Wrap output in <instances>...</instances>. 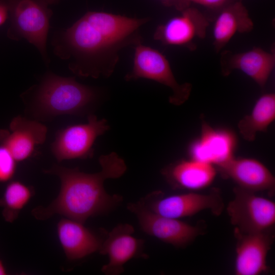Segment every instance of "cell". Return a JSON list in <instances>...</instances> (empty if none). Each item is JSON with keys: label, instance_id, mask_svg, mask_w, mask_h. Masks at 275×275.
Instances as JSON below:
<instances>
[{"label": "cell", "instance_id": "obj_1", "mask_svg": "<svg viewBox=\"0 0 275 275\" xmlns=\"http://www.w3.org/2000/svg\"><path fill=\"white\" fill-rule=\"evenodd\" d=\"M149 20L110 13L90 11L54 39V53L69 60V69L82 77H109L119 52L141 42L140 28Z\"/></svg>", "mask_w": 275, "mask_h": 275}, {"label": "cell", "instance_id": "obj_2", "mask_svg": "<svg viewBox=\"0 0 275 275\" xmlns=\"http://www.w3.org/2000/svg\"><path fill=\"white\" fill-rule=\"evenodd\" d=\"M101 170L89 174L77 168L70 169L58 165L44 170L58 176L61 188L57 197L47 206H38L32 210L38 220L48 219L54 214L85 223L91 216L104 214L116 208L123 200L118 195H109L105 190L104 181L121 177L127 170L125 161L116 152L99 158Z\"/></svg>", "mask_w": 275, "mask_h": 275}, {"label": "cell", "instance_id": "obj_3", "mask_svg": "<svg viewBox=\"0 0 275 275\" xmlns=\"http://www.w3.org/2000/svg\"><path fill=\"white\" fill-rule=\"evenodd\" d=\"M96 98L93 88L78 83L74 77L49 73L37 89L34 102L39 113L52 117L79 114Z\"/></svg>", "mask_w": 275, "mask_h": 275}, {"label": "cell", "instance_id": "obj_4", "mask_svg": "<svg viewBox=\"0 0 275 275\" xmlns=\"http://www.w3.org/2000/svg\"><path fill=\"white\" fill-rule=\"evenodd\" d=\"M44 0H9L11 24L8 36L12 39L24 38L39 50L48 62L46 44L51 11Z\"/></svg>", "mask_w": 275, "mask_h": 275}, {"label": "cell", "instance_id": "obj_5", "mask_svg": "<svg viewBox=\"0 0 275 275\" xmlns=\"http://www.w3.org/2000/svg\"><path fill=\"white\" fill-rule=\"evenodd\" d=\"M134 47L132 69L125 75V80L146 78L155 81L171 89L172 94L169 101L171 104L180 105L187 101L191 92V84L178 82L166 57L159 51L144 45L141 42Z\"/></svg>", "mask_w": 275, "mask_h": 275}, {"label": "cell", "instance_id": "obj_6", "mask_svg": "<svg viewBox=\"0 0 275 275\" xmlns=\"http://www.w3.org/2000/svg\"><path fill=\"white\" fill-rule=\"evenodd\" d=\"M227 213L235 229L244 233L272 230L275 225V203L256 193L236 186Z\"/></svg>", "mask_w": 275, "mask_h": 275}, {"label": "cell", "instance_id": "obj_7", "mask_svg": "<svg viewBox=\"0 0 275 275\" xmlns=\"http://www.w3.org/2000/svg\"><path fill=\"white\" fill-rule=\"evenodd\" d=\"M142 200L153 212L176 219L192 216L204 210H209L214 215L219 216L224 208L223 197L216 188L208 194L189 191L166 196L156 191Z\"/></svg>", "mask_w": 275, "mask_h": 275}, {"label": "cell", "instance_id": "obj_8", "mask_svg": "<svg viewBox=\"0 0 275 275\" xmlns=\"http://www.w3.org/2000/svg\"><path fill=\"white\" fill-rule=\"evenodd\" d=\"M127 209L136 216L144 232L176 248L187 246L204 232L200 226L191 225L180 219L153 212L142 200L128 203Z\"/></svg>", "mask_w": 275, "mask_h": 275}, {"label": "cell", "instance_id": "obj_9", "mask_svg": "<svg viewBox=\"0 0 275 275\" xmlns=\"http://www.w3.org/2000/svg\"><path fill=\"white\" fill-rule=\"evenodd\" d=\"M109 129L105 119L99 120L95 115L90 114L87 123L69 126L59 130L51 144V152L59 161L91 158L95 140Z\"/></svg>", "mask_w": 275, "mask_h": 275}, {"label": "cell", "instance_id": "obj_10", "mask_svg": "<svg viewBox=\"0 0 275 275\" xmlns=\"http://www.w3.org/2000/svg\"><path fill=\"white\" fill-rule=\"evenodd\" d=\"M209 24L200 11L189 6L180 11L179 15L158 26L154 38L166 45L192 48L195 40L205 38Z\"/></svg>", "mask_w": 275, "mask_h": 275}, {"label": "cell", "instance_id": "obj_11", "mask_svg": "<svg viewBox=\"0 0 275 275\" xmlns=\"http://www.w3.org/2000/svg\"><path fill=\"white\" fill-rule=\"evenodd\" d=\"M236 240L234 272L236 275H259L269 267L266 258L274 239L273 230L244 233L234 229Z\"/></svg>", "mask_w": 275, "mask_h": 275}, {"label": "cell", "instance_id": "obj_12", "mask_svg": "<svg viewBox=\"0 0 275 275\" xmlns=\"http://www.w3.org/2000/svg\"><path fill=\"white\" fill-rule=\"evenodd\" d=\"M134 229L131 225L119 224L102 241L99 252L108 258V263L101 268L103 273L120 274L124 271V265L142 252L144 241L134 237Z\"/></svg>", "mask_w": 275, "mask_h": 275}, {"label": "cell", "instance_id": "obj_13", "mask_svg": "<svg viewBox=\"0 0 275 275\" xmlns=\"http://www.w3.org/2000/svg\"><path fill=\"white\" fill-rule=\"evenodd\" d=\"M216 168L224 177L231 179L241 188L254 193L267 191L271 195L274 192V177L256 159L233 157Z\"/></svg>", "mask_w": 275, "mask_h": 275}, {"label": "cell", "instance_id": "obj_14", "mask_svg": "<svg viewBox=\"0 0 275 275\" xmlns=\"http://www.w3.org/2000/svg\"><path fill=\"white\" fill-rule=\"evenodd\" d=\"M220 62L224 76L238 70L264 88L274 68L275 54L260 47L235 53L226 51L221 53Z\"/></svg>", "mask_w": 275, "mask_h": 275}, {"label": "cell", "instance_id": "obj_15", "mask_svg": "<svg viewBox=\"0 0 275 275\" xmlns=\"http://www.w3.org/2000/svg\"><path fill=\"white\" fill-rule=\"evenodd\" d=\"M10 131H0V142L16 161H24L34 153L35 148L46 138L47 128L42 123L17 116L10 123Z\"/></svg>", "mask_w": 275, "mask_h": 275}, {"label": "cell", "instance_id": "obj_16", "mask_svg": "<svg viewBox=\"0 0 275 275\" xmlns=\"http://www.w3.org/2000/svg\"><path fill=\"white\" fill-rule=\"evenodd\" d=\"M236 145L234 134L228 130L216 129L206 123L199 139L189 150L190 159L217 167L233 158Z\"/></svg>", "mask_w": 275, "mask_h": 275}, {"label": "cell", "instance_id": "obj_17", "mask_svg": "<svg viewBox=\"0 0 275 275\" xmlns=\"http://www.w3.org/2000/svg\"><path fill=\"white\" fill-rule=\"evenodd\" d=\"M217 171L212 164L190 159L170 164L161 173L173 188L195 191L210 186Z\"/></svg>", "mask_w": 275, "mask_h": 275}, {"label": "cell", "instance_id": "obj_18", "mask_svg": "<svg viewBox=\"0 0 275 275\" xmlns=\"http://www.w3.org/2000/svg\"><path fill=\"white\" fill-rule=\"evenodd\" d=\"M84 223L63 218L58 223L57 232L60 243L67 258L76 260L99 252L102 240Z\"/></svg>", "mask_w": 275, "mask_h": 275}, {"label": "cell", "instance_id": "obj_19", "mask_svg": "<svg viewBox=\"0 0 275 275\" xmlns=\"http://www.w3.org/2000/svg\"><path fill=\"white\" fill-rule=\"evenodd\" d=\"M254 28L249 11L241 0H236L222 8L214 21L213 45L219 52L237 33H248Z\"/></svg>", "mask_w": 275, "mask_h": 275}, {"label": "cell", "instance_id": "obj_20", "mask_svg": "<svg viewBox=\"0 0 275 275\" xmlns=\"http://www.w3.org/2000/svg\"><path fill=\"white\" fill-rule=\"evenodd\" d=\"M275 119V94L266 93L256 101L249 115L241 119L238 128L242 138L253 141L259 132H265Z\"/></svg>", "mask_w": 275, "mask_h": 275}, {"label": "cell", "instance_id": "obj_21", "mask_svg": "<svg viewBox=\"0 0 275 275\" xmlns=\"http://www.w3.org/2000/svg\"><path fill=\"white\" fill-rule=\"evenodd\" d=\"M34 195L33 189L19 181H13L7 186L1 200L3 215L9 222L14 221Z\"/></svg>", "mask_w": 275, "mask_h": 275}, {"label": "cell", "instance_id": "obj_22", "mask_svg": "<svg viewBox=\"0 0 275 275\" xmlns=\"http://www.w3.org/2000/svg\"><path fill=\"white\" fill-rule=\"evenodd\" d=\"M16 160L4 145H0V182L11 180L15 175Z\"/></svg>", "mask_w": 275, "mask_h": 275}, {"label": "cell", "instance_id": "obj_23", "mask_svg": "<svg viewBox=\"0 0 275 275\" xmlns=\"http://www.w3.org/2000/svg\"><path fill=\"white\" fill-rule=\"evenodd\" d=\"M190 5L191 3L196 4L203 7L212 9H220L236 0H187Z\"/></svg>", "mask_w": 275, "mask_h": 275}, {"label": "cell", "instance_id": "obj_24", "mask_svg": "<svg viewBox=\"0 0 275 275\" xmlns=\"http://www.w3.org/2000/svg\"><path fill=\"white\" fill-rule=\"evenodd\" d=\"M164 5L168 6L175 7L179 11H181L190 6L187 0H160Z\"/></svg>", "mask_w": 275, "mask_h": 275}, {"label": "cell", "instance_id": "obj_25", "mask_svg": "<svg viewBox=\"0 0 275 275\" xmlns=\"http://www.w3.org/2000/svg\"><path fill=\"white\" fill-rule=\"evenodd\" d=\"M8 10V4L0 1V25L4 23L6 20Z\"/></svg>", "mask_w": 275, "mask_h": 275}, {"label": "cell", "instance_id": "obj_26", "mask_svg": "<svg viewBox=\"0 0 275 275\" xmlns=\"http://www.w3.org/2000/svg\"><path fill=\"white\" fill-rule=\"evenodd\" d=\"M7 274L6 270L2 260L0 259V275H5Z\"/></svg>", "mask_w": 275, "mask_h": 275}, {"label": "cell", "instance_id": "obj_27", "mask_svg": "<svg viewBox=\"0 0 275 275\" xmlns=\"http://www.w3.org/2000/svg\"><path fill=\"white\" fill-rule=\"evenodd\" d=\"M45 2L48 4H52L58 2L59 0H44Z\"/></svg>", "mask_w": 275, "mask_h": 275}]
</instances>
